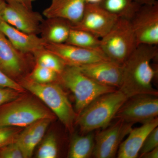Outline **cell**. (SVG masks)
I'll list each match as a JSON object with an SVG mask.
<instances>
[{
  "label": "cell",
  "instance_id": "28",
  "mask_svg": "<svg viewBox=\"0 0 158 158\" xmlns=\"http://www.w3.org/2000/svg\"><path fill=\"white\" fill-rule=\"evenodd\" d=\"M0 88H10L25 93L26 90L18 82L13 80L0 69Z\"/></svg>",
  "mask_w": 158,
  "mask_h": 158
},
{
  "label": "cell",
  "instance_id": "18",
  "mask_svg": "<svg viewBox=\"0 0 158 158\" xmlns=\"http://www.w3.org/2000/svg\"><path fill=\"white\" fill-rule=\"evenodd\" d=\"M44 20L41 27V37L46 43L66 42L71 27L67 21L61 19L48 18Z\"/></svg>",
  "mask_w": 158,
  "mask_h": 158
},
{
  "label": "cell",
  "instance_id": "26",
  "mask_svg": "<svg viewBox=\"0 0 158 158\" xmlns=\"http://www.w3.org/2000/svg\"><path fill=\"white\" fill-rule=\"evenodd\" d=\"M158 147V127L152 130L148 135L139 152V156L142 155Z\"/></svg>",
  "mask_w": 158,
  "mask_h": 158
},
{
  "label": "cell",
  "instance_id": "24",
  "mask_svg": "<svg viewBox=\"0 0 158 158\" xmlns=\"http://www.w3.org/2000/svg\"><path fill=\"white\" fill-rule=\"evenodd\" d=\"M58 154L56 138L53 134H49L40 145L37 154V158H56Z\"/></svg>",
  "mask_w": 158,
  "mask_h": 158
},
{
  "label": "cell",
  "instance_id": "22",
  "mask_svg": "<svg viewBox=\"0 0 158 158\" xmlns=\"http://www.w3.org/2000/svg\"><path fill=\"white\" fill-rule=\"evenodd\" d=\"M35 63L54 71L60 74L65 65L59 57L44 48L34 55Z\"/></svg>",
  "mask_w": 158,
  "mask_h": 158
},
{
  "label": "cell",
  "instance_id": "29",
  "mask_svg": "<svg viewBox=\"0 0 158 158\" xmlns=\"http://www.w3.org/2000/svg\"><path fill=\"white\" fill-rule=\"evenodd\" d=\"M23 93L10 88H0V106L17 98Z\"/></svg>",
  "mask_w": 158,
  "mask_h": 158
},
{
  "label": "cell",
  "instance_id": "5",
  "mask_svg": "<svg viewBox=\"0 0 158 158\" xmlns=\"http://www.w3.org/2000/svg\"><path fill=\"white\" fill-rule=\"evenodd\" d=\"M58 81L73 94L75 101L74 110L77 116L97 98L117 89L99 84L77 66L65 65L59 75Z\"/></svg>",
  "mask_w": 158,
  "mask_h": 158
},
{
  "label": "cell",
  "instance_id": "25",
  "mask_svg": "<svg viewBox=\"0 0 158 158\" xmlns=\"http://www.w3.org/2000/svg\"><path fill=\"white\" fill-rule=\"evenodd\" d=\"M19 128L0 126V148L14 142L20 132Z\"/></svg>",
  "mask_w": 158,
  "mask_h": 158
},
{
  "label": "cell",
  "instance_id": "11",
  "mask_svg": "<svg viewBox=\"0 0 158 158\" xmlns=\"http://www.w3.org/2000/svg\"><path fill=\"white\" fill-rule=\"evenodd\" d=\"M2 20L20 31L38 35L44 19L41 14L33 9L17 2L10 1L6 2L3 9Z\"/></svg>",
  "mask_w": 158,
  "mask_h": 158
},
{
  "label": "cell",
  "instance_id": "3",
  "mask_svg": "<svg viewBox=\"0 0 158 158\" xmlns=\"http://www.w3.org/2000/svg\"><path fill=\"white\" fill-rule=\"evenodd\" d=\"M127 97L118 89L102 94L88 105L77 117L75 123L86 134L104 128L111 123Z\"/></svg>",
  "mask_w": 158,
  "mask_h": 158
},
{
  "label": "cell",
  "instance_id": "15",
  "mask_svg": "<svg viewBox=\"0 0 158 158\" xmlns=\"http://www.w3.org/2000/svg\"><path fill=\"white\" fill-rule=\"evenodd\" d=\"M0 31L15 48L23 53L34 55L45 48L46 42L37 34L23 32L2 21Z\"/></svg>",
  "mask_w": 158,
  "mask_h": 158
},
{
  "label": "cell",
  "instance_id": "14",
  "mask_svg": "<svg viewBox=\"0 0 158 158\" xmlns=\"http://www.w3.org/2000/svg\"><path fill=\"white\" fill-rule=\"evenodd\" d=\"M77 67L87 76L101 85L116 89L120 87L122 65L107 59Z\"/></svg>",
  "mask_w": 158,
  "mask_h": 158
},
{
  "label": "cell",
  "instance_id": "33",
  "mask_svg": "<svg viewBox=\"0 0 158 158\" xmlns=\"http://www.w3.org/2000/svg\"><path fill=\"white\" fill-rule=\"evenodd\" d=\"M6 4L5 0H0V23L2 21V12Z\"/></svg>",
  "mask_w": 158,
  "mask_h": 158
},
{
  "label": "cell",
  "instance_id": "7",
  "mask_svg": "<svg viewBox=\"0 0 158 158\" xmlns=\"http://www.w3.org/2000/svg\"><path fill=\"white\" fill-rule=\"evenodd\" d=\"M157 95L139 94L127 98L116 113L114 119H121L133 124L143 123L158 115Z\"/></svg>",
  "mask_w": 158,
  "mask_h": 158
},
{
  "label": "cell",
  "instance_id": "20",
  "mask_svg": "<svg viewBox=\"0 0 158 158\" xmlns=\"http://www.w3.org/2000/svg\"><path fill=\"white\" fill-rule=\"evenodd\" d=\"M99 5L118 18L130 19L141 6L133 0H102Z\"/></svg>",
  "mask_w": 158,
  "mask_h": 158
},
{
  "label": "cell",
  "instance_id": "34",
  "mask_svg": "<svg viewBox=\"0 0 158 158\" xmlns=\"http://www.w3.org/2000/svg\"><path fill=\"white\" fill-rule=\"evenodd\" d=\"M102 0H86V4H99Z\"/></svg>",
  "mask_w": 158,
  "mask_h": 158
},
{
  "label": "cell",
  "instance_id": "10",
  "mask_svg": "<svg viewBox=\"0 0 158 158\" xmlns=\"http://www.w3.org/2000/svg\"><path fill=\"white\" fill-rule=\"evenodd\" d=\"M137 44H158V2L140 6L131 19Z\"/></svg>",
  "mask_w": 158,
  "mask_h": 158
},
{
  "label": "cell",
  "instance_id": "6",
  "mask_svg": "<svg viewBox=\"0 0 158 158\" xmlns=\"http://www.w3.org/2000/svg\"><path fill=\"white\" fill-rule=\"evenodd\" d=\"M138 46L131 19L124 18H118L110 31L101 38L102 52L119 65H123Z\"/></svg>",
  "mask_w": 158,
  "mask_h": 158
},
{
  "label": "cell",
  "instance_id": "16",
  "mask_svg": "<svg viewBox=\"0 0 158 158\" xmlns=\"http://www.w3.org/2000/svg\"><path fill=\"white\" fill-rule=\"evenodd\" d=\"M86 5V0H52L43 15L47 19H61L75 24L81 19Z\"/></svg>",
  "mask_w": 158,
  "mask_h": 158
},
{
  "label": "cell",
  "instance_id": "12",
  "mask_svg": "<svg viewBox=\"0 0 158 158\" xmlns=\"http://www.w3.org/2000/svg\"><path fill=\"white\" fill-rule=\"evenodd\" d=\"M118 18L99 4H86L81 19L71 27L88 31L101 39L112 29Z\"/></svg>",
  "mask_w": 158,
  "mask_h": 158
},
{
  "label": "cell",
  "instance_id": "13",
  "mask_svg": "<svg viewBox=\"0 0 158 158\" xmlns=\"http://www.w3.org/2000/svg\"><path fill=\"white\" fill-rule=\"evenodd\" d=\"M44 48L59 57L65 65L80 66L109 59L100 50L83 48L66 43H46Z\"/></svg>",
  "mask_w": 158,
  "mask_h": 158
},
{
  "label": "cell",
  "instance_id": "19",
  "mask_svg": "<svg viewBox=\"0 0 158 158\" xmlns=\"http://www.w3.org/2000/svg\"><path fill=\"white\" fill-rule=\"evenodd\" d=\"M85 135H75L72 138L68 154L69 158H90L95 144V135L93 131Z\"/></svg>",
  "mask_w": 158,
  "mask_h": 158
},
{
  "label": "cell",
  "instance_id": "9",
  "mask_svg": "<svg viewBox=\"0 0 158 158\" xmlns=\"http://www.w3.org/2000/svg\"><path fill=\"white\" fill-rule=\"evenodd\" d=\"M33 61H35L34 55L20 52L0 31V69L2 71L13 80L19 81L28 74Z\"/></svg>",
  "mask_w": 158,
  "mask_h": 158
},
{
  "label": "cell",
  "instance_id": "21",
  "mask_svg": "<svg viewBox=\"0 0 158 158\" xmlns=\"http://www.w3.org/2000/svg\"><path fill=\"white\" fill-rule=\"evenodd\" d=\"M65 43L83 48L101 50L100 38L83 30L71 28Z\"/></svg>",
  "mask_w": 158,
  "mask_h": 158
},
{
  "label": "cell",
  "instance_id": "17",
  "mask_svg": "<svg viewBox=\"0 0 158 158\" xmlns=\"http://www.w3.org/2000/svg\"><path fill=\"white\" fill-rule=\"evenodd\" d=\"M158 126V118L142 123L139 127L132 129L127 137L122 141L117 152L118 158H136L145 138L149 133Z\"/></svg>",
  "mask_w": 158,
  "mask_h": 158
},
{
  "label": "cell",
  "instance_id": "30",
  "mask_svg": "<svg viewBox=\"0 0 158 158\" xmlns=\"http://www.w3.org/2000/svg\"><path fill=\"white\" fill-rule=\"evenodd\" d=\"M140 158H158V147L148 152L145 153L144 154L140 156Z\"/></svg>",
  "mask_w": 158,
  "mask_h": 158
},
{
  "label": "cell",
  "instance_id": "4",
  "mask_svg": "<svg viewBox=\"0 0 158 158\" xmlns=\"http://www.w3.org/2000/svg\"><path fill=\"white\" fill-rule=\"evenodd\" d=\"M55 117L39 101L23 94L0 106V126L26 127L40 119L53 120Z\"/></svg>",
  "mask_w": 158,
  "mask_h": 158
},
{
  "label": "cell",
  "instance_id": "23",
  "mask_svg": "<svg viewBox=\"0 0 158 158\" xmlns=\"http://www.w3.org/2000/svg\"><path fill=\"white\" fill-rule=\"evenodd\" d=\"M27 77L37 83L47 84L58 81L59 75L52 69L35 63Z\"/></svg>",
  "mask_w": 158,
  "mask_h": 158
},
{
  "label": "cell",
  "instance_id": "31",
  "mask_svg": "<svg viewBox=\"0 0 158 158\" xmlns=\"http://www.w3.org/2000/svg\"><path fill=\"white\" fill-rule=\"evenodd\" d=\"M5 1L6 2H8L10 1H15L23 5L28 9H32L33 3L36 0H5Z\"/></svg>",
  "mask_w": 158,
  "mask_h": 158
},
{
  "label": "cell",
  "instance_id": "8",
  "mask_svg": "<svg viewBox=\"0 0 158 158\" xmlns=\"http://www.w3.org/2000/svg\"><path fill=\"white\" fill-rule=\"evenodd\" d=\"M113 124L103 128L95 135V144L92 156L96 158L115 157L125 137L134 124L116 119Z\"/></svg>",
  "mask_w": 158,
  "mask_h": 158
},
{
  "label": "cell",
  "instance_id": "2",
  "mask_svg": "<svg viewBox=\"0 0 158 158\" xmlns=\"http://www.w3.org/2000/svg\"><path fill=\"white\" fill-rule=\"evenodd\" d=\"M25 90L43 102L67 130L73 132L77 115L68 97L56 82L41 84L26 76L18 81Z\"/></svg>",
  "mask_w": 158,
  "mask_h": 158
},
{
  "label": "cell",
  "instance_id": "27",
  "mask_svg": "<svg viewBox=\"0 0 158 158\" xmlns=\"http://www.w3.org/2000/svg\"><path fill=\"white\" fill-rule=\"evenodd\" d=\"M0 158H24L21 150L14 142L0 148Z\"/></svg>",
  "mask_w": 158,
  "mask_h": 158
},
{
  "label": "cell",
  "instance_id": "32",
  "mask_svg": "<svg viewBox=\"0 0 158 158\" xmlns=\"http://www.w3.org/2000/svg\"><path fill=\"white\" fill-rule=\"evenodd\" d=\"M133 1L140 6L152 5L157 1L156 0H133Z\"/></svg>",
  "mask_w": 158,
  "mask_h": 158
},
{
  "label": "cell",
  "instance_id": "1",
  "mask_svg": "<svg viewBox=\"0 0 158 158\" xmlns=\"http://www.w3.org/2000/svg\"><path fill=\"white\" fill-rule=\"evenodd\" d=\"M157 46L139 45L122 65V77L118 90L127 98L139 94L157 95L153 88L156 71L152 62L157 58Z\"/></svg>",
  "mask_w": 158,
  "mask_h": 158
}]
</instances>
